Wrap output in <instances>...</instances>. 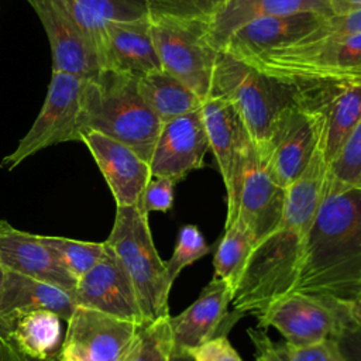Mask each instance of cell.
Here are the masks:
<instances>
[{
    "mask_svg": "<svg viewBox=\"0 0 361 361\" xmlns=\"http://www.w3.org/2000/svg\"><path fill=\"white\" fill-rule=\"evenodd\" d=\"M290 293L341 303L361 296V189L327 175Z\"/></svg>",
    "mask_w": 361,
    "mask_h": 361,
    "instance_id": "obj_1",
    "label": "cell"
},
{
    "mask_svg": "<svg viewBox=\"0 0 361 361\" xmlns=\"http://www.w3.org/2000/svg\"><path fill=\"white\" fill-rule=\"evenodd\" d=\"M162 123L138 90V79L102 69L86 79L79 117L80 141L89 131L104 134L130 147L149 164Z\"/></svg>",
    "mask_w": 361,
    "mask_h": 361,
    "instance_id": "obj_2",
    "label": "cell"
},
{
    "mask_svg": "<svg viewBox=\"0 0 361 361\" xmlns=\"http://www.w3.org/2000/svg\"><path fill=\"white\" fill-rule=\"evenodd\" d=\"M207 97L230 100L240 113L257 151H262L288 110L296 106L289 83L219 51Z\"/></svg>",
    "mask_w": 361,
    "mask_h": 361,
    "instance_id": "obj_3",
    "label": "cell"
},
{
    "mask_svg": "<svg viewBox=\"0 0 361 361\" xmlns=\"http://www.w3.org/2000/svg\"><path fill=\"white\" fill-rule=\"evenodd\" d=\"M114 252L134 286L145 323L169 316L172 288L148 224L138 206H117L111 231L104 241Z\"/></svg>",
    "mask_w": 361,
    "mask_h": 361,
    "instance_id": "obj_4",
    "label": "cell"
},
{
    "mask_svg": "<svg viewBox=\"0 0 361 361\" xmlns=\"http://www.w3.org/2000/svg\"><path fill=\"white\" fill-rule=\"evenodd\" d=\"M244 62L282 82L361 76V34L300 39Z\"/></svg>",
    "mask_w": 361,
    "mask_h": 361,
    "instance_id": "obj_5",
    "label": "cell"
},
{
    "mask_svg": "<svg viewBox=\"0 0 361 361\" xmlns=\"http://www.w3.org/2000/svg\"><path fill=\"white\" fill-rule=\"evenodd\" d=\"M148 20L162 71L207 99L219 55L209 39V21L157 14H148Z\"/></svg>",
    "mask_w": 361,
    "mask_h": 361,
    "instance_id": "obj_6",
    "label": "cell"
},
{
    "mask_svg": "<svg viewBox=\"0 0 361 361\" xmlns=\"http://www.w3.org/2000/svg\"><path fill=\"white\" fill-rule=\"evenodd\" d=\"M286 83L296 106L320 121V148L329 165L361 120V76Z\"/></svg>",
    "mask_w": 361,
    "mask_h": 361,
    "instance_id": "obj_7",
    "label": "cell"
},
{
    "mask_svg": "<svg viewBox=\"0 0 361 361\" xmlns=\"http://www.w3.org/2000/svg\"><path fill=\"white\" fill-rule=\"evenodd\" d=\"M85 80L72 73L52 72L41 111L16 149L1 159V168L11 171L47 147L80 141L79 117Z\"/></svg>",
    "mask_w": 361,
    "mask_h": 361,
    "instance_id": "obj_8",
    "label": "cell"
},
{
    "mask_svg": "<svg viewBox=\"0 0 361 361\" xmlns=\"http://www.w3.org/2000/svg\"><path fill=\"white\" fill-rule=\"evenodd\" d=\"M200 111L210 149L226 185L227 227L237 219L243 179L255 145L240 113L230 100L207 97L203 100Z\"/></svg>",
    "mask_w": 361,
    "mask_h": 361,
    "instance_id": "obj_9",
    "label": "cell"
},
{
    "mask_svg": "<svg viewBox=\"0 0 361 361\" xmlns=\"http://www.w3.org/2000/svg\"><path fill=\"white\" fill-rule=\"evenodd\" d=\"M257 319L259 327H275L292 347L336 340L353 324L347 303L305 293H289L276 299Z\"/></svg>",
    "mask_w": 361,
    "mask_h": 361,
    "instance_id": "obj_10",
    "label": "cell"
},
{
    "mask_svg": "<svg viewBox=\"0 0 361 361\" xmlns=\"http://www.w3.org/2000/svg\"><path fill=\"white\" fill-rule=\"evenodd\" d=\"M59 350L61 361H121L140 324L76 306Z\"/></svg>",
    "mask_w": 361,
    "mask_h": 361,
    "instance_id": "obj_11",
    "label": "cell"
},
{
    "mask_svg": "<svg viewBox=\"0 0 361 361\" xmlns=\"http://www.w3.org/2000/svg\"><path fill=\"white\" fill-rule=\"evenodd\" d=\"M322 126L317 117L295 106L275 127L262 151H257L271 179L286 189L306 169L320 145Z\"/></svg>",
    "mask_w": 361,
    "mask_h": 361,
    "instance_id": "obj_12",
    "label": "cell"
},
{
    "mask_svg": "<svg viewBox=\"0 0 361 361\" xmlns=\"http://www.w3.org/2000/svg\"><path fill=\"white\" fill-rule=\"evenodd\" d=\"M37 13L49 41L52 72H66L83 79L96 78L100 59L96 47L59 0H27Z\"/></svg>",
    "mask_w": 361,
    "mask_h": 361,
    "instance_id": "obj_13",
    "label": "cell"
},
{
    "mask_svg": "<svg viewBox=\"0 0 361 361\" xmlns=\"http://www.w3.org/2000/svg\"><path fill=\"white\" fill-rule=\"evenodd\" d=\"M73 299L76 306L145 324L131 279L107 244L99 262L78 279Z\"/></svg>",
    "mask_w": 361,
    "mask_h": 361,
    "instance_id": "obj_14",
    "label": "cell"
},
{
    "mask_svg": "<svg viewBox=\"0 0 361 361\" xmlns=\"http://www.w3.org/2000/svg\"><path fill=\"white\" fill-rule=\"evenodd\" d=\"M233 288L213 278L199 298L178 316L169 317L173 353H189L217 336H226L230 327L243 316L228 313Z\"/></svg>",
    "mask_w": 361,
    "mask_h": 361,
    "instance_id": "obj_15",
    "label": "cell"
},
{
    "mask_svg": "<svg viewBox=\"0 0 361 361\" xmlns=\"http://www.w3.org/2000/svg\"><path fill=\"white\" fill-rule=\"evenodd\" d=\"M210 149L202 111H190L161 126L152 157L151 176H165L175 183L203 166Z\"/></svg>",
    "mask_w": 361,
    "mask_h": 361,
    "instance_id": "obj_16",
    "label": "cell"
},
{
    "mask_svg": "<svg viewBox=\"0 0 361 361\" xmlns=\"http://www.w3.org/2000/svg\"><path fill=\"white\" fill-rule=\"evenodd\" d=\"M0 267L58 286L73 296L78 279L63 267L58 255L31 234L0 220Z\"/></svg>",
    "mask_w": 361,
    "mask_h": 361,
    "instance_id": "obj_17",
    "label": "cell"
},
{
    "mask_svg": "<svg viewBox=\"0 0 361 361\" xmlns=\"http://www.w3.org/2000/svg\"><path fill=\"white\" fill-rule=\"evenodd\" d=\"M94 158L117 206H135L151 179L149 164L130 147L104 134L89 131L82 141Z\"/></svg>",
    "mask_w": 361,
    "mask_h": 361,
    "instance_id": "obj_18",
    "label": "cell"
},
{
    "mask_svg": "<svg viewBox=\"0 0 361 361\" xmlns=\"http://www.w3.org/2000/svg\"><path fill=\"white\" fill-rule=\"evenodd\" d=\"M327 16L330 14L300 11L259 18L238 28L228 38L221 51L244 61L303 39L313 32Z\"/></svg>",
    "mask_w": 361,
    "mask_h": 361,
    "instance_id": "obj_19",
    "label": "cell"
},
{
    "mask_svg": "<svg viewBox=\"0 0 361 361\" xmlns=\"http://www.w3.org/2000/svg\"><path fill=\"white\" fill-rule=\"evenodd\" d=\"M100 63L102 69H111L137 79L161 71L148 17L110 23L106 27Z\"/></svg>",
    "mask_w": 361,
    "mask_h": 361,
    "instance_id": "obj_20",
    "label": "cell"
},
{
    "mask_svg": "<svg viewBox=\"0 0 361 361\" xmlns=\"http://www.w3.org/2000/svg\"><path fill=\"white\" fill-rule=\"evenodd\" d=\"M286 189L269 176L257 148L254 149L243 179L237 219L251 230L257 243L268 237L281 223Z\"/></svg>",
    "mask_w": 361,
    "mask_h": 361,
    "instance_id": "obj_21",
    "label": "cell"
},
{
    "mask_svg": "<svg viewBox=\"0 0 361 361\" xmlns=\"http://www.w3.org/2000/svg\"><path fill=\"white\" fill-rule=\"evenodd\" d=\"M76 307L66 290L38 279L4 271L0 286V320L11 331L18 319L34 310H49L65 322Z\"/></svg>",
    "mask_w": 361,
    "mask_h": 361,
    "instance_id": "obj_22",
    "label": "cell"
},
{
    "mask_svg": "<svg viewBox=\"0 0 361 361\" xmlns=\"http://www.w3.org/2000/svg\"><path fill=\"white\" fill-rule=\"evenodd\" d=\"M300 11L331 14L329 0H226L209 20V39L217 51H221L228 38L245 24Z\"/></svg>",
    "mask_w": 361,
    "mask_h": 361,
    "instance_id": "obj_23",
    "label": "cell"
},
{
    "mask_svg": "<svg viewBox=\"0 0 361 361\" xmlns=\"http://www.w3.org/2000/svg\"><path fill=\"white\" fill-rule=\"evenodd\" d=\"M78 25L90 38L102 58L106 27L113 21L148 17L147 0H59ZM102 65V63H100Z\"/></svg>",
    "mask_w": 361,
    "mask_h": 361,
    "instance_id": "obj_24",
    "label": "cell"
},
{
    "mask_svg": "<svg viewBox=\"0 0 361 361\" xmlns=\"http://www.w3.org/2000/svg\"><path fill=\"white\" fill-rule=\"evenodd\" d=\"M138 90L162 124L190 111L200 110L203 103L186 85L162 69L140 78Z\"/></svg>",
    "mask_w": 361,
    "mask_h": 361,
    "instance_id": "obj_25",
    "label": "cell"
},
{
    "mask_svg": "<svg viewBox=\"0 0 361 361\" xmlns=\"http://www.w3.org/2000/svg\"><path fill=\"white\" fill-rule=\"evenodd\" d=\"M11 341L27 357L37 361L55 358L61 343V317L49 310L27 313L14 324Z\"/></svg>",
    "mask_w": 361,
    "mask_h": 361,
    "instance_id": "obj_26",
    "label": "cell"
},
{
    "mask_svg": "<svg viewBox=\"0 0 361 361\" xmlns=\"http://www.w3.org/2000/svg\"><path fill=\"white\" fill-rule=\"evenodd\" d=\"M257 245V240L251 230L243 223V220L235 219L226 231L217 245L213 265L214 276L226 281L233 292L238 283L241 272Z\"/></svg>",
    "mask_w": 361,
    "mask_h": 361,
    "instance_id": "obj_27",
    "label": "cell"
},
{
    "mask_svg": "<svg viewBox=\"0 0 361 361\" xmlns=\"http://www.w3.org/2000/svg\"><path fill=\"white\" fill-rule=\"evenodd\" d=\"M169 317L142 324L121 361H171L173 340Z\"/></svg>",
    "mask_w": 361,
    "mask_h": 361,
    "instance_id": "obj_28",
    "label": "cell"
},
{
    "mask_svg": "<svg viewBox=\"0 0 361 361\" xmlns=\"http://www.w3.org/2000/svg\"><path fill=\"white\" fill-rule=\"evenodd\" d=\"M39 240L47 244L61 259L63 267L79 279L90 268H93L106 251V244L79 241L55 235H38Z\"/></svg>",
    "mask_w": 361,
    "mask_h": 361,
    "instance_id": "obj_29",
    "label": "cell"
},
{
    "mask_svg": "<svg viewBox=\"0 0 361 361\" xmlns=\"http://www.w3.org/2000/svg\"><path fill=\"white\" fill-rule=\"evenodd\" d=\"M210 252L203 234L193 224H186L179 230L176 245L171 258L165 262L169 282L173 283L183 268L192 265L202 257Z\"/></svg>",
    "mask_w": 361,
    "mask_h": 361,
    "instance_id": "obj_30",
    "label": "cell"
},
{
    "mask_svg": "<svg viewBox=\"0 0 361 361\" xmlns=\"http://www.w3.org/2000/svg\"><path fill=\"white\" fill-rule=\"evenodd\" d=\"M329 175L343 185L361 189V120L329 164Z\"/></svg>",
    "mask_w": 361,
    "mask_h": 361,
    "instance_id": "obj_31",
    "label": "cell"
},
{
    "mask_svg": "<svg viewBox=\"0 0 361 361\" xmlns=\"http://www.w3.org/2000/svg\"><path fill=\"white\" fill-rule=\"evenodd\" d=\"M226 0H147L148 13L178 18L210 20Z\"/></svg>",
    "mask_w": 361,
    "mask_h": 361,
    "instance_id": "obj_32",
    "label": "cell"
},
{
    "mask_svg": "<svg viewBox=\"0 0 361 361\" xmlns=\"http://www.w3.org/2000/svg\"><path fill=\"white\" fill-rule=\"evenodd\" d=\"M173 186L175 182L169 178L151 176L137 203L138 209L147 216L151 212H169L173 204Z\"/></svg>",
    "mask_w": 361,
    "mask_h": 361,
    "instance_id": "obj_33",
    "label": "cell"
},
{
    "mask_svg": "<svg viewBox=\"0 0 361 361\" xmlns=\"http://www.w3.org/2000/svg\"><path fill=\"white\" fill-rule=\"evenodd\" d=\"M357 34H361V10L345 14L327 16L323 23L303 39L312 41L329 37H348Z\"/></svg>",
    "mask_w": 361,
    "mask_h": 361,
    "instance_id": "obj_34",
    "label": "cell"
},
{
    "mask_svg": "<svg viewBox=\"0 0 361 361\" xmlns=\"http://www.w3.org/2000/svg\"><path fill=\"white\" fill-rule=\"evenodd\" d=\"M286 361H344V358L336 340H326L306 347L286 344Z\"/></svg>",
    "mask_w": 361,
    "mask_h": 361,
    "instance_id": "obj_35",
    "label": "cell"
},
{
    "mask_svg": "<svg viewBox=\"0 0 361 361\" xmlns=\"http://www.w3.org/2000/svg\"><path fill=\"white\" fill-rule=\"evenodd\" d=\"M193 361H243L227 336H217L189 351Z\"/></svg>",
    "mask_w": 361,
    "mask_h": 361,
    "instance_id": "obj_36",
    "label": "cell"
},
{
    "mask_svg": "<svg viewBox=\"0 0 361 361\" xmlns=\"http://www.w3.org/2000/svg\"><path fill=\"white\" fill-rule=\"evenodd\" d=\"M248 336L255 347V361H286V344L274 343L264 327L248 329Z\"/></svg>",
    "mask_w": 361,
    "mask_h": 361,
    "instance_id": "obj_37",
    "label": "cell"
},
{
    "mask_svg": "<svg viewBox=\"0 0 361 361\" xmlns=\"http://www.w3.org/2000/svg\"><path fill=\"white\" fill-rule=\"evenodd\" d=\"M336 343L344 361H361V329L354 323L337 336Z\"/></svg>",
    "mask_w": 361,
    "mask_h": 361,
    "instance_id": "obj_38",
    "label": "cell"
},
{
    "mask_svg": "<svg viewBox=\"0 0 361 361\" xmlns=\"http://www.w3.org/2000/svg\"><path fill=\"white\" fill-rule=\"evenodd\" d=\"M0 361H37V360H32L25 354H23L11 340H4L0 337ZM48 361H61L59 354L55 358H51Z\"/></svg>",
    "mask_w": 361,
    "mask_h": 361,
    "instance_id": "obj_39",
    "label": "cell"
},
{
    "mask_svg": "<svg viewBox=\"0 0 361 361\" xmlns=\"http://www.w3.org/2000/svg\"><path fill=\"white\" fill-rule=\"evenodd\" d=\"M331 14H345L361 10V0H329Z\"/></svg>",
    "mask_w": 361,
    "mask_h": 361,
    "instance_id": "obj_40",
    "label": "cell"
},
{
    "mask_svg": "<svg viewBox=\"0 0 361 361\" xmlns=\"http://www.w3.org/2000/svg\"><path fill=\"white\" fill-rule=\"evenodd\" d=\"M347 310H348V316H350L351 322L357 327L361 329V296H358L357 299L347 303Z\"/></svg>",
    "mask_w": 361,
    "mask_h": 361,
    "instance_id": "obj_41",
    "label": "cell"
},
{
    "mask_svg": "<svg viewBox=\"0 0 361 361\" xmlns=\"http://www.w3.org/2000/svg\"><path fill=\"white\" fill-rule=\"evenodd\" d=\"M3 276H4V269L0 267V286H1V282H3ZM10 334H11V331L0 320V337L4 338V340H11Z\"/></svg>",
    "mask_w": 361,
    "mask_h": 361,
    "instance_id": "obj_42",
    "label": "cell"
},
{
    "mask_svg": "<svg viewBox=\"0 0 361 361\" xmlns=\"http://www.w3.org/2000/svg\"><path fill=\"white\" fill-rule=\"evenodd\" d=\"M171 361H193L189 353H173Z\"/></svg>",
    "mask_w": 361,
    "mask_h": 361,
    "instance_id": "obj_43",
    "label": "cell"
}]
</instances>
